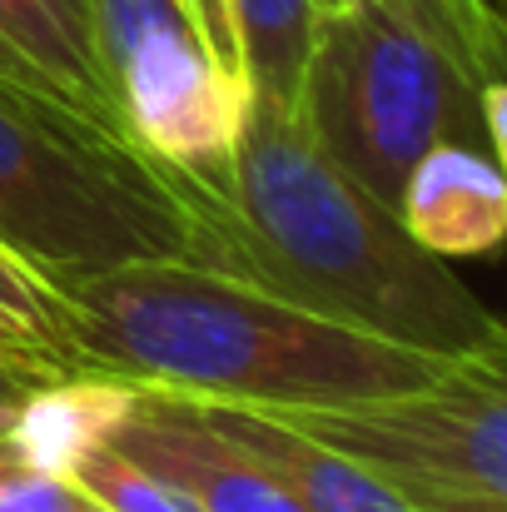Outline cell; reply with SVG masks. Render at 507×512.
<instances>
[{"label": "cell", "instance_id": "obj_1", "mask_svg": "<svg viewBox=\"0 0 507 512\" xmlns=\"http://www.w3.org/2000/svg\"><path fill=\"white\" fill-rule=\"evenodd\" d=\"M60 294L85 373L204 403L348 408L413 393L448 363L204 259H140Z\"/></svg>", "mask_w": 507, "mask_h": 512}, {"label": "cell", "instance_id": "obj_2", "mask_svg": "<svg viewBox=\"0 0 507 512\" xmlns=\"http://www.w3.org/2000/svg\"><path fill=\"white\" fill-rule=\"evenodd\" d=\"M209 264L408 348L458 358L503 319L324 155L299 110L249 100L234 170L209 204Z\"/></svg>", "mask_w": 507, "mask_h": 512}, {"label": "cell", "instance_id": "obj_3", "mask_svg": "<svg viewBox=\"0 0 507 512\" xmlns=\"http://www.w3.org/2000/svg\"><path fill=\"white\" fill-rule=\"evenodd\" d=\"M507 75L493 0H348L314 25L299 115L324 155L398 209L443 140L483 145V85Z\"/></svg>", "mask_w": 507, "mask_h": 512}, {"label": "cell", "instance_id": "obj_4", "mask_svg": "<svg viewBox=\"0 0 507 512\" xmlns=\"http://www.w3.org/2000/svg\"><path fill=\"white\" fill-rule=\"evenodd\" d=\"M0 244L50 284L140 259L209 264V199L130 135L0 70Z\"/></svg>", "mask_w": 507, "mask_h": 512}, {"label": "cell", "instance_id": "obj_5", "mask_svg": "<svg viewBox=\"0 0 507 512\" xmlns=\"http://www.w3.org/2000/svg\"><path fill=\"white\" fill-rule=\"evenodd\" d=\"M100 70L125 135L209 204L224 194L249 90L179 0H90Z\"/></svg>", "mask_w": 507, "mask_h": 512}, {"label": "cell", "instance_id": "obj_6", "mask_svg": "<svg viewBox=\"0 0 507 512\" xmlns=\"http://www.w3.org/2000/svg\"><path fill=\"white\" fill-rule=\"evenodd\" d=\"M393 483L507 498V324L413 393L348 408H274Z\"/></svg>", "mask_w": 507, "mask_h": 512}, {"label": "cell", "instance_id": "obj_7", "mask_svg": "<svg viewBox=\"0 0 507 512\" xmlns=\"http://www.w3.org/2000/svg\"><path fill=\"white\" fill-rule=\"evenodd\" d=\"M120 453L169 478L199 512H304V503L259 468L244 448H234L189 398L140 388L130 418L110 438Z\"/></svg>", "mask_w": 507, "mask_h": 512}, {"label": "cell", "instance_id": "obj_8", "mask_svg": "<svg viewBox=\"0 0 507 512\" xmlns=\"http://www.w3.org/2000/svg\"><path fill=\"white\" fill-rule=\"evenodd\" d=\"M234 448H244L259 468H269L304 512H418L413 498L373 473L368 463L348 458L343 448L304 433L294 418L274 413V408H254V403H204L189 398Z\"/></svg>", "mask_w": 507, "mask_h": 512}, {"label": "cell", "instance_id": "obj_9", "mask_svg": "<svg viewBox=\"0 0 507 512\" xmlns=\"http://www.w3.org/2000/svg\"><path fill=\"white\" fill-rule=\"evenodd\" d=\"M403 229L438 259H483L507 244V179L478 145L443 140L403 179Z\"/></svg>", "mask_w": 507, "mask_h": 512}, {"label": "cell", "instance_id": "obj_10", "mask_svg": "<svg viewBox=\"0 0 507 512\" xmlns=\"http://www.w3.org/2000/svg\"><path fill=\"white\" fill-rule=\"evenodd\" d=\"M0 70L125 135L100 70L90 0H0Z\"/></svg>", "mask_w": 507, "mask_h": 512}, {"label": "cell", "instance_id": "obj_11", "mask_svg": "<svg viewBox=\"0 0 507 512\" xmlns=\"http://www.w3.org/2000/svg\"><path fill=\"white\" fill-rule=\"evenodd\" d=\"M140 388L110 373H60V378H35L15 413L5 418L20 458L30 468L70 473L90 448L110 443L120 423L130 418Z\"/></svg>", "mask_w": 507, "mask_h": 512}, {"label": "cell", "instance_id": "obj_12", "mask_svg": "<svg viewBox=\"0 0 507 512\" xmlns=\"http://www.w3.org/2000/svg\"><path fill=\"white\" fill-rule=\"evenodd\" d=\"M0 363L30 378L85 373L60 284L0 244Z\"/></svg>", "mask_w": 507, "mask_h": 512}, {"label": "cell", "instance_id": "obj_13", "mask_svg": "<svg viewBox=\"0 0 507 512\" xmlns=\"http://www.w3.org/2000/svg\"><path fill=\"white\" fill-rule=\"evenodd\" d=\"M229 10H234V35H239V65H244L249 100L299 110L319 5L314 0H229Z\"/></svg>", "mask_w": 507, "mask_h": 512}, {"label": "cell", "instance_id": "obj_14", "mask_svg": "<svg viewBox=\"0 0 507 512\" xmlns=\"http://www.w3.org/2000/svg\"><path fill=\"white\" fill-rule=\"evenodd\" d=\"M70 478L100 503L105 512H199L194 498H184L169 478L150 473L145 463H135L130 453H120L115 443L90 448Z\"/></svg>", "mask_w": 507, "mask_h": 512}, {"label": "cell", "instance_id": "obj_15", "mask_svg": "<svg viewBox=\"0 0 507 512\" xmlns=\"http://www.w3.org/2000/svg\"><path fill=\"white\" fill-rule=\"evenodd\" d=\"M0 512H105L70 473H50V468H10L0 478Z\"/></svg>", "mask_w": 507, "mask_h": 512}, {"label": "cell", "instance_id": "obj_16", "mask_svg": "<svg viewBox=\"0 0 507 512\" xmlns=\"http://www.w3.org/2000/svg\"><path fill=\"white\" fill-rule=\"evenodd\" d=\"M189 15H194V25H199V35L209 40V50L219 55V65L244 85V65H239V35H234V10H229V0H179ZM249 90V85H244Z\"/></svg>", "mask_w": 507, "mask_h": 512}, {"label": "cell", "instance_id": "obj_17", "mask_svg": "<svg viewBox=\"0 0 507 512\" xmlns=\"http://www.w3.org/2000/svg\"><path fill=\"white\" fill-rule=\"evenodd\" d=\"M418 512H507V498L493 493H458V488H423V483H398Z\"/></svg>", "mask_w": 507, "mask_h": 512}, {"label": "cell", "instance_id": "obj_18", "mask_svg": "<svg viewBox=\"0 0 507 512\" xmlns=\"http://www.w3.org/2000/svg\"><path fill=\"white\" fill-rule=\"evenodd\" d=\"M483 145L493 150V165L507 179V75L483 85Z\"/></svg>", "mask_w": 507, "mask_h": 512}, {"label": "cell", "instance_id": "obj_19", "mask_svg": "<svg viewBox=\"0 0 507 512\" xmlns=\"http://www.w3.org/2000/svg\"><path fill=\"white\" fill-rule=\"evenodd\" d=\"M30 383H35L30 373H15V368H5V363H0V428H5V418L15 413V403L25 398V388H30Z\"/></svg>", "mask_w": 507, "mask_h": 512}, {"label": "cell", "instance_id": "obj_20", "mask_svg": "<svg viewBox=\"0 0 507 512\" xmlns=\"http://www.w3.org/2000/svg\"><path fill=\"white\" fill-rule=\"evenodd\" d=\"M25 458H20V448H15V438H10V428H0V478L10 473V468H20Z\"/></svg>", "mask_w": 507, "mask_h": 512}, {"label": "cell", "instance_id": "obj_21", "mask_svg": "<svg viewBox=\"0 0 507 512\" xmlns=\"http://www.w3.org/2000/svg\"><path fill=\"white\" fill-rule=\"evenodd\" d=\"M314 5H319V15H324V10H338V5H348V0H314Z\"/></svg>", "mask_w": 507, "mask_h": 512}]
</instances>
